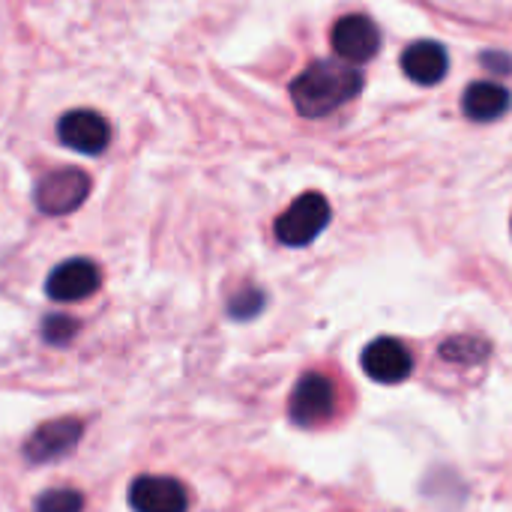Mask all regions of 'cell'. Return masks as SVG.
<instances>
[{
  "mask_svg": "<svg viewBox=\"0 0 512 512\" xmlns=\"http://www.w3.org/2000/svg\"><path fill=\"white\" fill-rule=\"evenodd\" d=\"M36 512H84V498L75 489H48L36 498Z\"/></svg>",
  "mask_w": 512,
  "mask_h": 512,
  "instance_id": "obj_15",
  "label": "cell"
},
{
  "mask_svg": "<svg viewBox=\"0 0 512 512\" xmlns=\"http://www.w3.org/2000/svg\"><path fill=\"white\" fill-rule=\"evenodd\" d=\"M510 105V90L501 87V84H495V81H474L462 93V111L474 123H492V120L504 117L510 111Z\"/></svg>",
  "mask_w": 512,
  "mask_h": 512,
  "instance_id": "obj_12",
  "label": "cell"
},
{
  "mask_svg": "<svg viewBox=\"0 0 512 512\" xmlns=\"http://www.w3.org/2000/svg\"><path fill=\"white\" fill-rule=\"evenodd\" d=\"M84 435V423L75 417H57L42 423L27 441H24V459L30 465H45L69 456Z\"/></svg>",
  "mask_w": 512,
  "mask_h": 512,
  "instance_id": "obj_5",
  "label": "cell"
},
{
  "mask_svg": "<svg viewBox=\"0 0 512 512\" xmlns=\"http://www.w3.org/2000/svg\"><path fill=\"white\" fill-rule=\"evenodd\" d=\"M363 372L375 381V384H402L411 378L414 372V354L408 351L405 342L393 339V336H381L375 342H369L363 348L360 357Z\"/></svg>",
  "mask_w": 512,
  "mask_h": 512,
  "instance_id": "obj_6",
  "label": "cell"
},
{
  "mask_svg": "<svg viewBox=\"0 0 512 512\" xmlns=\"http://www.w3.org/2000/svg\"><path fill=\"white\" fill-rule=\"evenodd\" d=\"M363 72L345 60H315L291 81V102L297 114L318 120L348 105L363 90Z\"/></svg>",
  "mask_w": 512,
  "mask_h": 512,
  "instance_id": "obj_1",
  "label": "cell"
},
{
  "mask_svg": "<svg viewBox=\"0 0 512 512\" xmlns=\"http://www.w3.org/2000/svg\"><path fill=\"white\" fill-rule=\"evenodd\" d=\"M99 285H102V273L90 258H69L48 273L45 294L54 303H78L96 294Z\"/></svg>",
  "mask_w": 512,
  "mask_h": 512,
  "instance_id": "obj_8",
  "label": "cell"
},
{
  "mask_svg": "<svg viewBox=\"0 0 512 512\" xmlns=\"http://www.w3.org/2000/svg\"><path fill=\"white\" fill-rule=\"evenodd\" d=\"M57 138L63 147H69L75 153L99 156L111 141V126L102 114H96L90 108H75L57 120Z\"/></svg>",
  "mask_w": 512,
  "mask_h": 512,
  "instance_id": "obj_7",
  "label": "cell"
},
{
  "mask_svg": "<svg viewBox=\"0 0 512 512\" xmlns=\"http://www.w3.org/2000/svg\"><path fill=\"white\" fill-rule=\"evenodd\" d=\"M441 360L453 363V366H480L489 360L492 345L480 336H450L441 348H438Z\"/></svg>",
  "mask_w": 512,
  "mask_h": 512,
  "instance_id": "obj_13",
  "label": "cell"
},
{
  "mask_svg": "<svg viewBox=\"0 0 512 512\" xmlns=\"http://www.w3.org/2000/svg\"><path fill=\"white\" fill-rule=\"evenodd\" d=\"M327 225H330V201L321 192H306L276 219V240L282 246L300 249L309 246Z\"/></svg>",
  "mask_w": 512,
  "mask_h": 512,
  "instance_id": "obj_2",
  "label": "cell"
},
{
  "mask_svg": "<svg viewBox=\"0 0 512 512\" xmlns=\"http://www.w3.org/2000/svg\"><path fill=\"white\" fill-rule=\"evenodd\" d=\"M402 69L414 84L432 87L438 81H444L447 69H450V54L441 42L435 39H420L411 42L402 54Z\"/></svg>",
  "mask_w": 512,
  "mask_h": 512,
  "instance_id": "obj_11",
  "label": "cell"
},
{
  "mask_svg": "<svg viewBox=\"0 0 512 512\" xmlns=\"http://www.w3.org/2000/svg\"><path fill=\"white\" fill-rule=\"evenodd\" d=\"M87 195H90V177L78 168L48 171L33 189L36 210L45 216H66L78 210L87 201Z\"/></svg>",
  "mask_w": 512,
  "mask_h": 512,
  "instance_id": "obj_4",
  "label": "cell"
},
{
  "mask_svg": "<svg viewBox=\"0 0 512 512\" xmlns=\"http://www.w3.org/2000/svg\"><path fill=\"white\" fill-rule=\"evenodd\" d=\"M264 306H267V294L255 285H246L228 300V315L234 321H252L264 312Z\"/></svg>",
  "mask_w": 512,
  "mask_h": 512,
  "instance_id": "obj_14",
  "label": "cell"
},
{
  "mask_svg": "<svg viewBox=\"0 0 512 512\" xmlns=\"http://www.w3.org/2000/svg\"><path fill=\"white\" fill-rule=\"evenodd\" d=\"M480 63L492 72H501V75H510L512 72V57L504 51H483L480 54Z\"/></svg>",
  "mask_w": 512,
  "mask_h": 512,
  "instance_id": "obj_17",
  "label": "cell"
},
{
  "mask_svg": "<svg viewBox=\"0 0 512 512\" xmlns=\"http://www.w3.org/2000/svg\"><path fill=\"white\" fill-rule=\"evenodd\" d=\"M336 414V387L321 372H306L291 390L288 399V417L300 429H315L333 420Z\"/></svg>",
  "mask_w": 512,
  "mask_h": 512,
  "instance_id": "obj_3",
  "label": "cell"
},
{
  "mask_svg": "<svg viewBox=\"0 0 512 512\" xmlns=\"http://www.w3.org/2000/svg\"><path fill=\"white\" fill-rule=\"evenodd\" d=\"M330 45L345 63H366L381 48V30L369 15H345L333 24Z\"/></svg>",
  "mask_w": 512,
  "mask_h": 512,
  "instance_id": "obj_9",
  "label": "cell"
},
{
  "mask_svg": "<svg viewBox=\"0 0 512 512\" xmlns=\"http://www.w3.org/2000/svg\"><path fill=\"white\" fill-rule=\"evenodd\" d=\"M129 507L135 512H189V492L174 477H135L129 486Z\"/></svg>",
  "mask_w": 512,
  "mask_h": 512,
  "instance_id": "obj_10",
  "label": "cell"
},
{
  "mask_svg": "<svg viewBox=\"0 0 512 512\" xmlns=\"http://www.w3.org/2000/svg\"><path fill=\"white\" fill-rule=\"evenodd\" d=\"M78 330H81V324L75 318H69V315H48L42 321V339L48 345H54V348L69 345L78 336Z\"/></svg>",
  "mask_w": 512,
  "mask_h": 512,
  "instance_id": "obj_16",
  "label": "cell"
}]
</instances>
